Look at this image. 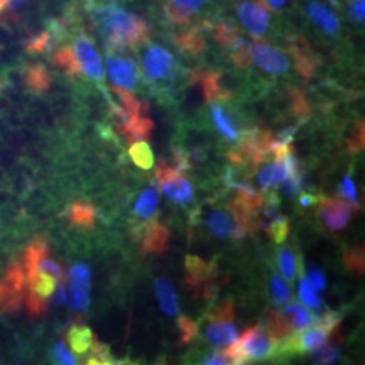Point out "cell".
Masks as SVG:
<instances>
[{
	"label": "cell",
	"instance_id": "obj_21",
	"mask_svg": "<svg viewBox=\"0 0 365 365\" xmlns=\"http://www.w3.org/2000/svg\"><path fill=\"white\" fill-rule=\"evenodd\" d=\"M307 13L310 19L322 31H325L329 36H336L339 30V21L334 14L331 13L327 7H325L319 1L310 3Z\"/></svg>",
	"mask_w": 365,
	"mask_h": 365
},
{
	"label": "cell",
	"instance_id": "obj_3",
	"mask_svg": "<svg viewBox=\"0 0 365 365\" xmlns=\"http://www.w3.org/2000/svg\"><path fill=\"white\" fill-rule=\"evenodd\" d=\"M237 365H247L267 360L276 354L277 341L269 334L265 325L256 324L244 330L241 337L226 348Z\"/></svg>",
	"mask_w": 365,
	"mask_h": 365
},
{
	"label": "cell",
	"instance_id": "obj_43",
	"mask_svg": "<svg viewBox=\"0 0 365 365\" xmlns=\"http://www.w3.org/2000/svg\"><path fill=\"white\" fill-rule=\"evenodd\" d=\"M52 359L54 365H78L76 359L68 349V346L63 339L57 341L56 345L53 346Z\"/></svg>",
	"mask_w": 365,
	"mask_h": 365
},
{
	"label": "cell",
	"instance_id": "obj_30",
	"mask_svg": "<svg viewBox=\"0 0 365 365\" xmlns=\"http://www.w3.org/2000/svg\"><path fill=\"white\" fill-rule=\"evenodd\" d=\"M178 45L182 52L188 53L191 56H197L206 49V41L200 33V29H191L184 31L178 38Z\"/></svg>",
	"mask_w": 365,
	"mask_h": 365
},
{
	"label": "cell",
	"instance_id": "obj_17",
	"mask_svg": "<svg viewBox=\"0 0 365 365\" xmlns=\"http://www.w3.org/2000/svg\"><path fill=\"white\" fill-rule=\"evenodd\" d=\"M207 227L210 233L220 240H240L244 237L230 209L214 210L207 218Z\"/></svg>",
	"mask_w": 365,
	"mask_h": 365
},
{
	"label": "cell",
	"instance_id": "obj_19",
	"mask_svg": "<svg viewBox=\"0 0 365 365\" xmlns=\"http://www.w3.org/2000/svg\"><path fill=\"white\" fill-rule=\"evenodd\" d=\"M170 232L160 222H149L143 232V249L145 253L161 255L168 249Z\"/></svg>",
	"mask_w": 365,
	"mask_h": 365
},
{
	"label": "cell",
	"instance_id": "obj_4",
	"mask_svg": "<svg viewBox=\"0 0 365 365\" xmlns=\"http://www.w3.org/2000/svg\"><path fill=\"white\" fill-rule=\"evenodd\" d=\"M205 336L215 346H229L238 339L240 331L235 325V304L232 300H226L207 314Z\"/></svg>",
	"mask_w": 365,
	"mask_h": 365
},
{
	"label": "cell",
	"instance_id": "obj_26",
	"mask_svg": "<svg viewBox=\"0 0 365 365\" xmlns=\"http://www.w3.org/2000/svg\"><path fill=\"white\" fill-rule=\"evenodd\" d=\"M63 27L57 24H54L49 30L41 31L38 34H34L31 37L25 39L24 46L26 49V52L30 54H43L48 52L52 48L53 37H56L57 34H60Z\"/></svg>",
	"mask_w": 365,
	"mask_h": 365
},
{
	"label": "cell",
	"instance_id": "obj_32",
	"mask_svg": "<svg viewBox=\"0 0 365 365\" xmlns=\"http://www.w3.org/2000/svg\"><path fill=\"white\" fill-rule=\"evenodd\" d=\"M212 34H214L215 41L223 48H227V49L233 48L235 43H238L241 41L238 29L230 24H226V22H221L212 27Z\"/></svg>",
	"mask_w": 365,
	"mask_h": 365
},
{
	"label": "cell",
	"instance_id": "obj_33",
	"mask_svg": "<svg viewBox=\"0 0 365 365\" xmlns=\"http://www.w3.org/2000/svg\"><path fill=\"white\" fill-rule=\"evenodd\" d=\"M211 114H212V119H214L218 130L221 131L227 140H232V141L238 140L240 133L235 129V123L230 120V118L227 117V114L225 113V110L222 108L221 106H214L211 110Z\"/></svg>",
	"mask_w": 365,
	"mask_h": 365
},
{
	"label": "cell",
	"instance_id": "obj_48",
	"mask_svg": "<svg viewBox=\"0 0 365 365\" xmlns=\"http://www.w3.org/2000/svg\"><path fill=\"white\" fill-rule=\"evenodd\" d=\"M351 16L359 25L364 22V0H353L351 6Z\"/></svg>",
	"mask_w": 365,
	"mask_h": 365
},
{
	"label": "cell",
	"instance_id": "obj_5",
	"mask_svg": "<svg viewBox=\"0 0 365 365\" xmlns=\"http://www.w3.org/2000/svg\"><path fill=\"white\" fill-rule=\"evenodd\" d=\"M156 179L164 195L170 199V202L187 206L194 199V188L188 179L173 167L167 165L164 161L158 163L156 168Z\"/></svg>",
	"mask_w": 365,
	"mask_h": 365
},
{
	"label": "cell",
	"instance_id": "obj_23",
	"mask_svg": "<svg viewBox=\"0 0 365 365\" xmlns=\"http://www.w3.org/2000/svg\"><path fill=\"white\" fill-rule=\"evenodd\" d=\"M156 287V297L161 310L170 317H176L180 312L179 298L176 289L170 284V280L160 277L155 283Z\"/></svg>",
	"mask_w": 365,
	"mask_h": 365
},
{
	"label": "cell",
	"instance_id": "obj_44",
	"mask_svg": "<svg viewBox=\"0 0 365 365\" xmlns=\"http://www.w3.org/2000/svg\"><path fill=\"white\" fill-rule=\"evenodd\" d=\"M91 349L92 357H90V359L84 363V365H120L115 364V363L111 361V359H110V356H108V351H107V348L103 346V345L95 342Z\"/></svg>",
	"mask_w": 365,
	"mask_h": 365
},
{
	"label": "cell",
	"instance_id": "obj_42",
	"mask_svg": "<svg viewBox=\"0 0 365 365\" xmlns=\"http://www.w3.org/2000/svg\"><path fill=\"white\" fill-rule=\"evenodd\" d=\"M178 327L180 331V341L182 344H190L191 341H194L199 333V327L194 319H191L190 317H180L178 319Z\"/></svg>",
	"mask_w": 365,
	"mask_h": 365
},
{
	"label": "cell",
	"instance_id": "obj_22",
	"mask_svg": "<svg viewBox=\"0 0 365 365\" xmlns=\"http://www.w3.org/2000/svg\"><path fill=\"white\" fill-rule=\"evenodd\" d=\"M289 51L295 58V66L300 75L304 78H313L317 72V60L307 43L302 39H297Z\"/></svg>",
	"mask_w": 365,
	"mask_h": 365
},
{
	"label": "cell",
	"instance_id": "obj_16",
	"mask_svg": "<svg viewBox=\"0 0 365 365\" xmlns=\"http://www.w3.org/2000/svg\"><path fill=\"white\" fill-rule=\"evenodd\" d=\"M191 81L194 84H200L205 101L207 103L227 102L232 98V93L222 86L221 75L215 71L196 69L192 73Z\"/></svg>",
	"mask_w": 365,
	"mask_h": 365
},
{
	"label": "cell",
	"instance_id": "obj_27",
	"mask_svg": "<svg viewBox=\"0 0 365 365\" xmlns=\"http://www.w3.org/2000/svg\"><path fill=\"white\" fill-rule=\"evenodd\" d=\"M53 63L71 78H78L83 73L75 51L71 46H61L53 54Z\"/></svg>",
	"mask_w": 365,
	"mask_h": 365
},
{
	"label": "cell",
	"instance_id": "obj_6",
	"mask_svg": "<svg viewBox=\"0 0 365 365\" xmlns=\"http://www.w3.org/2000/svg\"><path fill=\"white\" fill-rule=\"evenodd\" d=\"M217 276L218 267L215 262L192 255L185 257V283L196 295H202L205 299L210 298Z\"/></svg>",
	"mask_w": 365,
	"mask_h": 365
},
{
	"label": "cell",
	"instance_id": "obj_53",
	"mask_svg": "<svg viewBox=\"0 0 365 365\" xmlns=\"http://www.w3.org/2000/svg\"><path fill=\"white\" fill-rule=\"evenodd\" d=\"M3 86H4V81H3V78H0V92L3 90Z\"/></svg>",
	"mask_w": 365,
	"mask_h": 365
},
{
	"label": "cell",
	"instance_id": "obj_18",
	"mask_svg": "<svg viewBox=\"0 0 365 365\" xmlns=\"http://www.w3.org/2000/svg\"><path fill=\"white\" fill-rule=\"evenodd\" d=\"M280 313L291 336L314 327L318 321V317L315 314L309 312L304 306H302L297 302L291 303L284 312H280Z\"/></svg>",
	"mask_w": 365,
	"mask_h": 365
},
{
	"label": "cell",
	"instance_id": "obj_24",
	"mask_svg": "<svg viewBox=\"0 0 365 365\" xmlns=\"http://www.w3.org/2000/svg\"><path fill=\"white\" fill-rule=\"evenodd\" d=\"M66 339H68L71 349L76 354H86L96 342L91 329L86 325H78V324L69 329V331L66 334Z\"/></svg>",
	"mask_w": 365,
	"mask_h": 365
},
{
	"label": "cell",
	"instance_id": "obj_20",
	"mask_svg": "<svg viewBox=\"0 0 365 365\" xmlns=\"http://www.w3.org/2000/svg\"><path fill=\"white\" fill-rule=\"evenodd\" d=\"M205 0H168L165 13L173 24L184 25L203 6Z\"/></svg>",
	"mask_w": 365,
	"mask_h": 365
},
{
	"label": "cell",
	"instance_id": "obj_31",
	"mask_svg": "<svg viewBox=\"0 0 365 365\" xmlns=\"http://www.w3.org/2000/svg\"><path fill=\"white\" fill-rule=\"evenodd\" d=\"M129 156L140 170H149L155 167V155L146 141H137L131 144Z\"/></svg>",
	"mask_w": 365,
	"mask_h": 365
},
{
	"label": "cell",
	"instance_id": "obj_29",
	"mask_svg": "<svg viewBox=\"0 0 365 365\" xmlns=\"http://www.w3.org/2000/svg\"><path fill=\"white\" fill-rule=\"evenodd\" d=\"M160 196L156 188L149 187L140 195L134 206V214L140 220H149L156 214Z\"/></svg>",
	"mask_w": 365,
	"mask_h": 365
},
{
	"label": "cell",
	"instance_id": "obj_50",
	"mask_svg": "<svg viewBox=\"0 0 365 365\" xmlns=\"http://www.w3.org/2000/svg\"><path fill=\"white\" fill-rule=\"evenodd\" d=\"M52 300H54V304H57V306H63V304L66 303V287H64V283H61V284H58V286H57L56 291H54V294H53Z\"/></svg>",
	"mask_w": 365,
	"mask_h": 365
},
{
	"label": "cell",
	"instance_id": "obj_51",
	"mask_svg": "<svg viewBox=\"0 0 365 365\" xmlns=\"http://www.w3.org/2000/svg\"><path fill=\"white\" fill-rule=\"evenodd\" d=\"M11 1H13V0H0V16L9 10Z\"/></svg>",
	"mask_w": 365,
	"mask_h": 365
},
{
	"label": "cell",
	"instance_id": "obj_49",
	"mask_svg": "<svg viewBox=\"0 0 365 365\" xmlns=\"http://www.w3.org/2000/svg\"><path fill=\"white\" fill-rule=\"evenodd\" d=\"M319 199H321V195L309 194V192L304 194V192H303V194H300L299 203L303 207H310V206H314V205L319 203Z\"/></svg>",
	"mask_w": 365,
	"mask_h": 365
},
{
	"label": "cell",
	"instance_id": "obj_46",
	"mask_svg": "<svg viewBox=\"0 0 365 365\" xmlns=\"http://www.w3.org/2000/svg\"><path fill=\"white\" fill-rule=\"evenodd\" d=\"M200 365H237V363L229 351L223 349V351L212 353Z\"/></svg>",
	"mask_w": 365,
	"mask_h": 365
},
{
	"label": "cell",
	"instance_id": "obj_47",
	"mask_svg": "<svg viewBox=\"0 0 365 365\" xmlns=\"http://www.w3.org/2000/svg\"><path fill=\"white\" fill-rule=\"evenodd\" d=\"M363 149H364V125L361 123L354 133V135L349 140V150L356 153Z\"/></svg>",
	"mask_w": 365,
	"mask_h": 365
},
{
	"label": "cell",
	"instance_id": "obj_40",
	"mask_svg": "<svg viewBox=\"0 0 365 365\" xmlns=\"http://www.w3.org/2000/svg\"><path fill=\"white\" fill-rule=\"evenodd\" d=\"M230 60L240 69H245L250 66V61H252L250 46L245 41L241 39L238 43H235L233 48H230Z\"/></svg>",
	"mask_w": 365,
	"mask_h": 365
},
{
	"label": "cell",
	"instance_id": "obj_13",
	"mask_svg": "<svg viewBox=\"0 0 365 365\" xmlns=\"http://www.w3.org/2000/svg\"><path fill=\"white\" fill-rule=\"evenodd\" d=\"M75 54L81 66L83 72L98 83L105 81V71L102 66L101 57L96 52L91 39L86 34H80L75 41Z\"/></svg>",
	"mask_w": 365,
	"mask_h": 365
},
{
	"label": "cell",
	"instance_id": "obj_1",
	"mask_svg": "<svg viewBox=\"0 0 365 365\" xmlns=\"http://www.w3.org/2000/svg\"><path fill=\"white\" fill-rule=\"evenodd\" d=\"M101 30L113 49L133 48L149 37L144 19L118 7H106L98 13Z\"/></svg>",
	"mask_w": 365,
	"mask_h": 365
},
{
	"label": "cell",
	"instance_id": "obj_38",
	"mask_svg": "<svg viewBox=\"0 0 365 365\" xmlns=\"http://www.w3.org/2000/svg\"><path fill=\"white\" fill-rule=\"evenodd\" d=\"M298 292H299L300 300H302L306 306L312 307L315 312H319V310L324 309L322 300L317 295L315 289L309 284V282H307L304 277H302V280L299 282V289H298Z\"/></svg>",
	"mask_w": 365,
	"mask_h": 365
},
{
	"label": "cell",
	"instance_id": "obj_14",
	"mask_svg": "<svg viewBox=\"0 0 365 365\" xmlns=\"http://www.w3.org/2000/svg\"><path fill=\"white\" fill-rule=\"evenodd\" d=\"M107 71L114 86L126 90L135 88L141 78L137 66L129 58H123L119 56L110 54L107 57Z\"/></svg>",
	"mask_w": 365,
	"mask_h": 365
},
{
	"label": "cell",
	"instance_id": "obj_11",
	"mask_svg": "<svg viewBox=\"0 0 365 365\" xmlns=\"http://www.w3.org/2000/svg\"><path fill=\"white\" fill-rule=\"evenodd\" d=\"M242 25L257 37L264 36L271 25V14L264 0L244 1L238 10Z\"/></svg>",
	"mask_w": 365,
	"mask_h": 365
},
{
	"label": "cell",
	"instance_id": "obj_52",
	"mask_svg": "<svg viewBox=\"0 0 365 365\" xmlns=\"http://www.w3.org/2000/svg\"><path fill=\"white\" fill-rule=\"evenodd\" d=\"M287 1L288 0H269V4L274 9H279V7H283Z\"/></svg>",
	"mask_w": 365,
	"mask_h": 365
},
{
	"label": "cell",
	"instance_id": "obj_35",
	"mask_svg": "<svg viewBox=\"0 0 365 365\" xmlns=\"http://www.w3.org/2000/svg\"><path fill=\"white\" fill-rule=\"evenodd\" d=\"M279 269L282 274L284 276V279H287L288 282H294L295 276H297V257L294 250L288 247L280 250L279 253Z\"/></svg>",
	"mask_w": 365,
	"mask_h": 365
},
{
	"label": "cell",
	"instance_id": "obj_37",
	"mask_svg": "<svg viewBox=\"0 0 365 365\" xmlns=\"http://www.w3.org/2000/svg\"><path fill=\"white\" fill-rule=\"evenodd\" d=\"M271 292H272L274 304L279 307H283L291 302V297H292L291 289L284 283V280L276 274H274L271 279Z\"/></svg>",
	"mask_w": 365,
	"mask_h": 365
},
{
	"label": "cell",
	"instance_id": "obj_34",
	"mask_svg": "<svg viewBox=\"0 0 365 365\" xmlns=\"http://www.w3.org/2000/svg\"><path fill=\"white\" fill-rule=\"evenodd\" d=\"M331 341L324 345L315 357V365H334L339 359V342L337 333L333 334Z\"/></svg>",
	"mask_w": 365,
	"mask_h": 365
},
{
	"label": "cell",
	"instance_id": "obj_7",
	"mask_svg": "<svg viewBox=\"0 0 365 365\" xmlns=\"http://www.w3.org/2000/svg\"><path fill=\"white\" fill-rule=\"evenodd\" d=\"M144 71L152 81H167L176 78L179 66L172 53L160 45H152L145 53Z\"/></svg>",
	"mask_w": 365,
	"mask_h": 365
},
{
	"label": "cell",
	"instance_id": "obj_28",
	"mask_svg": "<svg viewBox=\"0 0 365 365\" xmlns=\"http://www.w3.org/2000/svg\"><path fill=\"white\" fill-rule=\"evenodd\" d=\"M68 218L78 227L91 229L96 222V211L91 203L75 202L68 210Z\"/></svg>",
	"mask_w": 365,
	"mask_h": 365
},
{
	"label": "cell",
	"instance_id": "obj_12",
	"mask_svg": "<svg viewBox=\"0 0 365 365\" xmlns=\"http://www.w3.org/2000/svg\"><path fill=\"white\" fill-rule=\"evenodd\" d=\"M250 57L262 71L271 75H284L289 71V61L283 53L262 41H256L250 48Z\"/></svg>",
	"mask_w": 365,
	"mask_h": 365
},
{
	"label": "cell",
	"instance_id": "obj_2",
	"mask_svg": "<svg viewBox=\"0 0 365 365\" xmlns=\"http://www.w3.org/2000/svg\"><path fill=\"white\" fill-rule=\"evenodd\" d=\"M339 314L325 312L314 327L277 342L276 354H307L319 351L339 330Z\"/></svg>",
	"mask_w": 365,
	"mask_h": 365
},
{
	"label": "cell",
	"instance_id": "obj_15",
	"mask_svg": "<svg viewBox=\"0 0 365 365\" xmlns=\"http://www.w3.org/2000/svg\"><path fill=\"white\" fill-rule=\"evenodd\" d=\"M115 113L120 122V131L126 137L128 143L148 141L155 129L152 119L145 115H128L120 107H115Z\"/></svg>",
	"mask_w": 365,
	"mask_h": 365
},
{
	"label": "cell",
	"instance_id": "obj_25",
	"mask_svg": "<svg viewBox=\"0 0 365 365\" xmlns=\"http://www.w3.org/2000/svg\"><path fill=\"white\" fill-rule=\"evenodd\" d=\"M25 81H26L29 91L33 93H42V92L49 91L52 86V75L46 69V66L42 64H34L27 68Z\"/></svg>",
	"mask_w": 365,
	"mask_h": 365
},
{
	"label": "cell",
	"instance_id": "obj_9",
	"mask_svg": "<svg viewBox=\"0 0 365 365\" xmlns=\"http://www.w3.org/2000/svg\"><path fill=\"white\" fill-rule=\"evenodd\" d=\"M25 287V274L19 264H13L0 282V309L4 312L19 307Z\"/></svg>",
	"mask_w": 365,
	"mask_h": 365
},
{
	"label": "cell",
	"instance_id": "obj_45",
	"mask_svg": "<svg viewBox=\"0 0 365 365\" xmlns=\"http://www.w3.org/2000/svg\"><path fill=\"white\" fill-rule=\"evenodd\" d=\"M307 282L317 291H324L325 287H327L325 274L318 267H315V265H312L307 269Z\"/></svg>",
	"mask_w": 365,
	"mask_h": 365
},
{
	"label": "cell",
	"instance_id": "obj_41",
	"mask_svg": "<svg viewBox=\"0 0 365 365\" xmlns=\"http://www.w3.org/2000/svg\"><path fill=\"white\" fill-rule=\"evenodd\" d=\"M289 102L292 107V113L300 118H307L310 115V105L307 102V98L304 92L299 90H291L289 91Z\"/></svg>",
	"mask_w": 365,
	"mask_h": 365
},
{
	"label": "cell",
	"instance_id": "obj_10",
	"mask_svg": "<svg viewBox=\"0 0 365 365\" xmlns=\"http://www.w3.org/2000/svg\"><path fill=\"white\" fill-rule=\"evenodd\" d=\"M321 218L327 230L337 233L346 227L356 210L351 207L341 197H324L319 199Z\"/></svg>",
	"mask_w": 365,
	"mask_h": 365
},
{
	"label": "cell",
	"instance_id": "obj_39",
	"mask_svg": "<svg viewBox=\"0 0 365 365\" xmlns=\"http://www.w3.org/2000/svg\"><path fill=\"white\" fill-rule=\"evenodd\" d=\"M339 197H341L344 202H346L351 207L359 211L360 205H359V194H357V188L354 185V182L349 175H346L342 180V184L339 187Z\"/></svg>",
	"mask_w": 365,
	"mask_h": 365
},
{
	"label": "cell",
	"instance_id": "obj_36",
	"mask_svg": "<svg viewBox=\"0 0 365 365\" xmlns=\"http://www.w3.org/2000/svg\"><path fill=\"white\" fill-rule=\"evenodd\" d=\"M344 264L351 272L364 274V249L360 247L346 249L344 252Z\"/></svg>",
	"mask_w": 365,
	"mask_h": 365
},
{
	"label": "cell",
	"instance_id": "obj_8",
	"mask_svg": "<svg viewBox=\"0 0 365 365\" xmlns=\"http://www.w3.org/2000/svg\"><path fill=\"white\" fill-rule=\"evenodd\" d=\"M91 271L86 264H76L69 272V306L72 310H87L90 304Z\"/></svg>",
	"mask_w": 365,
	"mask_h": 365
}]
</instances>
